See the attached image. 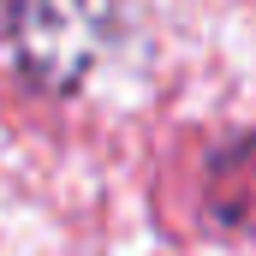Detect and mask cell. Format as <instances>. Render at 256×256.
Returning <instances> with one entry per match:
<instances>
[{"mask_svg":"<svg viewBox=\"0 0 256 256\" xmlns=\"http://www.w3.org/2000/svg\"><path fill=\"white\" fill-rule=\"evenodd\" d=\"M126 0H0V36L18 78L42 96H78L114 54Z\"/></svg>","mask_w":256,"mask_h":256,"instance_id":"obj_1","label":"cell"},{"mask_svg":"<svg viewBox=\"0 0 256 256\" xmlns=\"http://www.w3.org/2000/svg\"><path fill=\"white\" fill-rule=\"evenodd\" d=\"M196 196L220 232H256V131H238L208 149Z\"/></svg>","mask_w":256,"mask_h":256,"instance_id":"obj_2","label":"cell"}]
</instances>
